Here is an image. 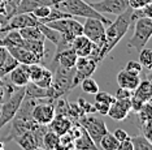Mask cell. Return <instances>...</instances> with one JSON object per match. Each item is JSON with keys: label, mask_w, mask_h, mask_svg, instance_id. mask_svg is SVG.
<instances>
[{"label": "cell", "mask_w": 152, "mask_h": 150, "mask_svg": "<svg viewBox=\"0 0 152 150\" xmlns=\"http://www.w3.org/2000/svg\"><path fill=\"white\" fill-rule=\"evenodd\" d=\"M131 15H133V9L129 7L125 12L118 15L113 22H110L105 27V41L103 47L100 48V54H99L100 61L104 60L110 54V51L118 44V42L125 37V34L127 33V30L130 29L131 24H133Z\"/></svg>", "instance_id": "obj_1"}, {"label": "cell", "mask_w": 152, "mask_h": 150, "mask_svg": "<svg viewBox=\"0 0 152 150\" xmlns=\"http://www.w3.org/2000/svg\"><path fill=\"white\" fill-rule=\"evenodd\" d=\"M74 68H64L58 65L56 72L52 75V82L48 88V99L56 100L61 97H65L73 88Z\"/></svg>", "instance_id": "obj_2"}, {"label": "cell", "mask_w": 152, "mask_h": 150, "mask_svg": "<svg viewBox=\"0 0 152 150\" xmlns=\"http://www.w3.org/2000/svg\"><path fill=\"white\" fill-rule=\"evenodd\" d=\"M57 9L63 10V12L69 13L73 17H85V18H98L105 25V27L109 25L112 21L108 20L105 16H103L102 13H99L98 10H95L88 3H86L85 0H63V1L57 3L56 5Z\"/></svg>", "instance_id": "obj_3"}, {"label": "cell", "mask_w": 152, "mask_h": 150, "mask_svg": "<svg viewBox=\"0 0 152 150\" xmlns=\"http://www.w3.org/2000/svg\"><path fill=\"white\" fill-rule=\"evenodd\" d=\"M23 97H25V86H21V88H16L7 97V99H4L0 109V129L15 117Z\"/></svg>", "instance_id": "obj_4"}, {"label": "cell", "mask_w": 152, "mask_h": 150, "mask_svg": "<svg viewBox=\"0 0 152 150\" xmlns=\"http://www.w3.org/2000/svg\"><path fill=\"white\" fill-rule=\"evenodd\" d=\"M151 35H152V18H150V17H140V18L135 20L134 34L130 38L127 46L139 52L142 48L146 47Z\"/></svg>", "instance_id": "obj_5"}, {"label": "cell", "mask_w": 152, "mask_h": 150, "mask_svg": "<svg viewBox=\"0 0 152 150\" xmlns=\"http://www.w3.org/2000/svg\"><path fill=\"white\" fill-rule=\"evenodd\" d=\"M78 124L82 125V128L88 133V136L92 138V141L95 142L96 146H99V142L102 140V137L108 132L105 121L98 116H94L91 114L82 115L78 119Z\"/></svg>", "instance_id": "obj_6"}, {"label": "cell", "mask_w": 152, "mask_h": 150, "mask_svg": "<svg viewBox=\"0 0 152 150\" xmlns=\"http://www.w3.org/2000/svg\"><path fill=\"white\" fill-rule=\"evenodd\" d=\"M50 27L57 30L63 37L73 41L77 35H81L83 33V26L82 24L77 21V17H69V18H61L57 21L47 24Z\"/></svg>", "instance_id": "obj_7"}, {"label": "cell", "mask_w": 152, "mask_h": 150, "mask_svg": "<svg viewBox=\"0 0 152 150\" xmlns=\"http://www.w3.org/2000/svg\"><path fill=\"white\" fill-rule=\"evenodd\" d=\"M83 35L87 37L95 46L102 48L105 41V25L98 18H87L83 24ZM100 59V58H99Z\"/></svg>", "instance_id": "obj_8"}, {"label": "cell", "mask_w": 152, "mask_h": 150, "mask_svg": "<svg viewBox=\"0 0 152 150\" xmlns=\"http://www.w3.org/2000/svg\"><path fill=\"white\" fill-rule=\"evenodd\" d=\"M31 115L33 119L38 124L48 125L55 116V100H51L48 98L39 99V102L33 109Z\"/></svg>", "instance_id": "obj_9"}, {"label": "cell", "mask_w": 152, "mask_h": 150, "mask_svg": "<svg viewBox=\"0 0 152 150\" xmlns=\"http://www.w3.org/2000/svg\"><path fill=\"white\" fill-rule=\"evenodd\" d=\"M98 63H96L92 58L90 56H83L78 58L77 63L74 65V77H73V88L78 85L82 80L91 77L92 73L98 68Z\"/></svg>", "instance_id": "obj_10"}, {"label": "cell", "mask_w": 152, "mask_h": 150, "mask_svg": "<svg viewBox=\"0 0 152 150\" xmlns=\"http://www.w3.org/2000/svg\"><path fill=\"white\" fill-rule=\"evenodd\" d=\"M90 5L102 15L109 13V15L118 16L129 8V1L127 0H100L96 3H91Z\"/></svg>", "instance_id": "obj_11"}, {"label": "cell", "mask_w": 152, "mask_h": 150, "mask_svg": "<svg viewBox=\"0 0 152 150\" xmlns=\"http://www.w3.org/2000/svg\"><path fill=\"white\" fill-rule=\"evenodd\" d=\"M131 112V100L130 99H115L110 103L108 110V116L113 120H125Z\"/></svg>", "instance_id": "obj_12"}, {"label": "cell", "mask_w": 152, "mask_h": 150, "mask_svg": "<svg viewBox=\"0 0 152 150\" xmlns=\"http://www.w3.org/2000/svg\"><path fill=\"white\" fill-rule=\"evenodd\" d=\"M7 50L18 61V64L30 65V64H39V63L43 64L42 59H39L37 55H34L33 52H30L29 50H26L23 47H7Z\"/></svg>", "instance_id": "obj_13"}, {"label": "cell", "mask_w": 152, "mask_h": 150, "mask_svg": "<svg viewBox=\"0 0 152 150\" xmlns=\"http://www.w3.org/2000/svg\"><path fill=\"white\" fill-rule=\"evenodd\" d=\"M9 75V81L13 86L16 88H21V86H26L29 80V73H27V65L25 64H18L16 68H13Z\"/></svg>", "instance_id": "obj_14"}, {"label": "cell", "mask_w": 152, "mask_h": 150, "mask_svg": "<svg viewBox=\"0 0 152 150\" xmlns=\"http://www.w3.org/2000/svg\"><path fill=\"white\" fill-rule=\"evenodd\" d=\"M72 48L75 51L78 58L90 56L92 48H94V43H92L87 37L81 34V35H77L73 39V42H72Z\"/></svg>", "instance_id": "obj_15"}, {"label": "cell", "mask_w": 152, "mask_h": 150, "mask_svg": "<svg viewBox=\"0 0 152 150\" xmlns=\"http://www.w3.org/2000/svg\"><path fill=\"white\" fill-rule=\"evenodd\" d=\"M72 125H73V121L69 119L68 116L55 114L53 119L51 120L50 124H48V128H50L52 132H55V133H57L58 136H63L70 129Z\"/></svg>", "instance_id": "obj_16"}, {"label": "cell", "mask_w": 152, "mask_h": 150, "mask_svg": "<svg viewBox=\"0 0 152 150\" xmlns=\"http://www.w3.org/2000/svg\"><path fill=\"white\" fill-rule=\"evenodd\" d=\"M140 81H142L140 76L133 75V73L127 72L125 69H124V71H120L118 75H117V83H118L120 88L131 90V92L139 85Z\"/></svg>", "instance_id": "obj_17"}, {"label": "cell", "mask_w": 152, "mask_h": 150, "mask_svg": "<svg viewBox=\"0 0 152 150\" xmlns=\"http://www.w3.org/2000/svg\"><path fill=\"white\" fill-rule=\"evenodd\" d=\"M131 98L139 100L142 103L150 102L151 98H152V86H151L150 80H143V81H140L139 85L133 90Z\"/></svg>", "instance_id": "obj_18"}, {"label": "cell", "mask_w": 152, "mask_h": 150, "mask_svg": "<svg viewBox=\"0 0 152 150\" xmlns=\"http://www.w3.org/2000/svg\"><path fill=\"white\" fill-rule=\"evenodd\" d=\"M78 56L75 51L73 48H68V50H64L58 54H55L53 63H58V65L64 68H74Z\"/></svg>", "instance_id": "obj_19"}, {"label": "cell", "mask_w": 152, "mask_h": 150, "mask_svg": "<svg viewBox=\"0 0 152 150\" xmlns=\"http://www.w3.org/2000/svg\"><path fill=\"white\" fill-rule=\"evenodd\" d=\"M21 47L29 50L30 52H33L34 55H37V56L39 59H42V60H44V58H46V39H39V41L23 39Z\"/></svg>", "instance_id": "obj_20"}, {"label": "cell", "mask_w": 152, "mask_h": 150, "mask_svg": "<svg viewBox=\"0 0 152 150\" xmlns=\"http://www.w3.org/2000/svg\"><path fill=\"white\" fill-rule=\"evenodd\" d=\"M75 150H102L99 146L95 145L92 138L88 136V133L85 129H82V133L79 137H77L73 141Z\"/></svg>", "instance_id": "obj_21"}, {"label": "cell", "mask_w": 152, "mask_h": 150, "mask_svg": "<svg viewBox=\"0 0 152 150\" xmlns=\"http://www.w3.org/2000/svg\"><path fill=\"white\" fill-rule=\"evenodd\" d=\"M44 4L52 5V3H51V0H21L18 7L16 8L15 15L16 13H31L35 8Z\"/></svg>", "instance_id": "obj_22"}, {"label": "cell", "mask_w": 152, "mask_h": 150, "mask_svg": "<svg viewBox=\"0 0 152 150\" xmlns=\"http://www.w3.org/2000/svg\"><path fill=\"white\" fill-rule=\"evenodd\" d=\"M25 95L31 97V98H37V99H44V98H48V89L40 88V86L35 85L34 82L29 81L27 85L25 86Z\"/></svg>", "instance_id": "obj_23"}, {"label": "cell", "mask_w": 152, "mask_h": 150, "mask_svg": "<svg viewBox=\"0 0 152 150\" xmlns=\"http://www.w3.org/2000/svg\"><path fill=\"white\" fill-rule=\"evenodd\" d=\"M20 35L22 37V39L26 41H39V39H46L43 35V33L40 31V29L37 26H27L23 27V29L18 30Z\"/></svg>", "instance_id": "obj_24"}, {"label": "cell", "mask_w": 152, "mask_h": 150, "mask_svg": "<svg viewBox=\"0 0 152 150\" xmlns=\"http://www.w3.org/2000/svg\"><path fill=\"white\" fill-rule=\"evenodd\" d=\"M38 27H39L40 31L43 33V35H44V38H46V41L48 39L50 42H52L55 46L58 43L61 34L58 33L57 30L52 29V27H50L48 25H46V24H40V22H38Z\"/></svg>", "instance_id": "obj_25"}, {"label": "cell", "mask_w": 152, "mask_h": 150, "mask_svg": "<svg viewBox=\"0 0 152 150\" xmlns=\"http://www.w3.org/2000/svg\"><path fill=\"white\" fill-rule=\"evenodd\" d=\"M60 142V136L57 133H55L48 128V131L43 136V144L42 146L46 150H53L57 146V144Z\"/></svg>", "instance_id": "obj_26"}, {"label": "cell", "mask_w": 152, "mask_h": 150, "mask_svg": "<svg viewBox=\"0 0 152 150\" xmlns=\"http://www.w3.org/2000/svg\"><path fill=\"white\" fill-rule=\"evenodd\" d=\"M117 146H118V140L113 136V133L109 132H107L99 142V148L102 150H116Z\"/></svg>", "instance_id": "obj_27"}, {"label": "cell", "mask_w": 152, "mask_h": 150, "mask_svg": "<svg viewBox=\"0 0 152 150\" xmlns=\"http://www.w3.org/2000/svg\"><path fill=\"white\" fill-rule=\"evenodd\" d=\"M130 140H131V144H133V150H152L151 141L144 137L143 134L130 137Z\"/></svg>", "instance_id": "obj_28"}, {"label": "cell", "mask_w": 152, "mask_h": 150, "mask_svg": "<svg viewBox=\"0 0 152 150\" xmlns=\"http://www.w3.org/2000/svg\"><path fill=\"white\" fill-rule=\"evenodd\" d=\"M44 65L43 64H30L27 65V73H29V80L31 82H35L40 78V76L43 75V71H44Z\"/></svg>", "instance_id": "obj_29"}, {"label": "cell", "mask_w": 152, "mask_h": 150, "mask_svg": "<svg viewBox=\"0 0 152 150\" xmlns=\"http://www.w3.org/2000/svg\"><path fill=\"white\" fill-rule=\"evenodd\" d=\"M139 63L142 67L146 68L147 71H150L152 67V50L151 48H142L139 51Z\"/></svg>", "instance_id": "obj_30"}, {"label": "cell", "mask_w": 152, "mask_h": 150, "mask_svg": "<svg viewBox=\"0 0 152 150\" xmlns=\"http://www.w3.org/2000/svg\"><path fill=\"white\" fill-rule=\"evenodd\" d=\"M81 88H82V90H83L85 93L92 94V95L96 94L100 90L98 82H96L94 78H91V77H87V78L82 80L81 81Z\"/></svg>", "instance_id": "obj_31"}, {"label": "cell", "mask_w": 152, "mask_h": 150, "mask_svg": "<svg viewBox=\"0 0 152 150\" xmlns=\"http://www.w3.org/2000/svg\"><path fill=\"white\" fill-rule=\"evenodd\" d=\"M135 114L138 115L139 123H143V121H147V120H152V106H151V100H150V102L143 103V106H142Z\"/></svg>", "instance_id": "obj_32"}, {"label": "cell", "mask_w": 152, "mask_h": 150, "mask_svg": "<svg viewBox=\"0 0 152 150\" xmlns=\"http://www.w3.org/2000/svg\"><path fill=\"white\" fill-rule=\"evenodd\" d=\"M17 65H18V61L16 60L15 58L12 56L11 54L8 55V58H7V60L4 61V64L1 65V67H0V77L1 78H4L7 75H8L9 72L12 71L13 68H16Z\"/></svg>", "instance_id": "obj_33"}, {"label": "cell", "mask_w": 152, "mask_h": 150, "mask_svg": "<svg viewBox=\"0 0 152 150\" xmlns=\"http://www.w3.org/2000/svg\"><path fill=\"white\" fill-rule=\"evenodd\" d=\"M52 75L53 73L51 72V69H48L47 67L44 68L43 71V75L40 76V78L35 81L34 83L38 86H40V88H44V89H48L51 86V82H52Z\"/></svg>", "instance_id": "obj_34"}, {"label": "cell", "mask_w": 152, "mask_h": 150, "mask_svg": "<svg viewBox=\"0 0 152 150\" xmlns=\"http://www.w3.org/2000/svg\"><path fill=\"white\" fill-rule=\"evenodd\" d=\"M140 17H150V18H152V5L151 4L143 7L140 9H133V15H131L133 22L135 20L140 18Z\"/></svg>", "instance_id": "obj_35"}, {"label": "cell", "mask_w": 152, "mask_h": 150, "mask_svg": "<svg viewBox=\"0 0 152 150\" xmlns=\"http://www.w3.org/2000/svg\"><path fill=\"white\" fill-rule=\"evenodd\" d=\"M51 9H52V5H48V4H44V5H39L38 8H35L31 12V15L35 17L38 21L46 18V17L51 13Z\"/></svg>", "instance_id": "obj_36"}, {"label": "cell", "mask_w": 152, "mask_h": 150, "mask_svg": "<svg viewBox=\"0 0 152 150\" xmlns=\"http://www.w3.org/2000/svg\"><path fill=\"white\" fill-rule=\"evenodd\" d=\"M20 1H21V0H4V3H5V16H7L8 20H9V17H12L13 15H15L16 8L18 7Z\"/></svg>", "instance_id": "obj_37"}, {"label": "cell", "mask_w": 152, "mask_h": 150, "mask_svg": "<svg viewBox=\"0 0 152 150\" xmlns=\"http://www.w3.org/2000/svg\"><path fill=\"white\" fill-rule=\"evenodd\" d=\"M125 71L133 73V75H137V76H140L142 71H143V67L139 61H135V60H130L127 61L126 67H125Z\"/></svg>", "instance_id": "obj_38"}, {"label": "cell", "mask_w": 152, "mask_h": 150, "mask_svg": "<svg viewBox=\"0 0 152 150\" xmlns=\"http://www.w3.org/2000/svg\"><path fill=\"white\" fill-rule=\"evenodd\" d=\"M77 104H78V107L81 109V111L83 112L85 115H88V114H95V109H94V104H90L87 100L83 99V98H81L79 97L78 100H77Z\"/></svg>", "instance_id": "obj_39"}, {"label": "cell", "mask_w": 152, "mask_h": 150, "mask_svg": "<svg viewBox=\"0 0 152 150\" xmlns=\"http://www.w3.org/2000/svg\"><path fill=\"white\" fill-rule=\"evenodd\" d=\"M95 95V102H103V103H107V104H110L115 102V95H110L109 93H105V92H99L94 94Z\"/></svg>", "instance_id": "obj_40"}, {"label": "cell", "mask_w": 152, "mask_h": 150, "mask_svg": "<svg viewBox=\"0 0 152 150\" xmlns=\"http://www.w3.org/2000/svg\"><path fill=\"white\" fill-rule=\"evenodd\" d=\"M140 129H142V134L151 141L152 140V120H147L140 123Z\"/></svg>", "instance_id": "obj_41"}, {"label": "cell", "mask_w": 152, "mask_h": 150, "mask_svg": "<svg viewBox=\"0 0 152 150\" xmlns=\"http://www.w3.org/2000/svg\"><path fill=\"white\" fill-rule=\"evenodd\" d=\"M131 9H140L148 4H152V0H127Z\"/></svg>", "instance_id": "obj_42"}, {"label": "cell", "mask_w": 152, "mask_h": 150, "mask_svg": "<svg viewBox=\"0 0 152 150\" xmlns=\"http://www.w3.org/2000/svg\"><path fill=\"white\" fill-rule=\"evenodd\" d=\"M133 95V92L124 88H118V90L115 94V99H130Z\"/></svg>", "instance_id": "obj_43"}, {"label": "cell", "mask_w": 152, "mask_h": 150, "mask_svg": "<svg viewBox=\"0 0 152 150\" xmlns=\"http://www.w3.org/2000/svg\"><path fill=\"white\" fill-rule=\"evenodd\" d=\"M110 104L103 103V102H95L94 103V109H95V114H102V115H107L108 114Z\"/></svg>", "instance_id": "obj_44"}, {"label": "cell", "mask_w": 152, "mask_h": 150, "mask_svg": "<svg viewBox=\"0 0 152 150\" xmlns=\"http://www.w3.org/2000/svg\"><path fill=\"white\" fill-rule=\"evenodd\" d=\"M116 150H133V144H131L130 137L126 138V140H124V141H120Z\"/></svg>", "instance_id": "obj_45"}, {"label": "cell", "mask_w": 152, "mask_h": 150, "mask_svg": "<svg viewBox=\"0 0 152 150\" xmlns=\"http://www.w3.org/2000/svg\"><path fill=\"white\" fill-rule=\"evenodd\" d=\"M113 136L120 141H124V140H126V138H129L130 136L127 134V132L126 131H124V129H116L115 131V133H113Z\"/></svg>", "instance_id": "obj_46"}, {"label": "cell", "mask_w": 152, "mask_h": 150, "mask_svg": "<svg viewBox=\"0 0 152 150\" xmlns=\"http://www.w3.org/2000/svg\"><path fill=\"white\" fill-rule=\"evenodd\" d=\"M8 55H9V51L7 50V47L0 46V67H1V65L4 64V61L7 60Z\"/></svg>", "instance_id": "obj_47"}, {"label": "cell", "mask_w": 152, "mask_h": 150, "mask_svg": "<svg viewBox=\"0 0 152 150\" xmlns=\"http://www.w3.org/2000/svg\"><path fill=\"white\" fill-rule=\"evenodd\" d=\"M33 150H46L43 148V146H38V148H35V149H33Z\"/></svg>", "instance_id": "obj_48"}, {"label": "cell", "mask_w": 152, "mask_h": 150, "mask_svg": "<svg viewBox=\"0 0 152 150\" xmlns=\"http://www.w3.org/2000/svg\"><path fill=\"white\" fill-rule=\"evenodd\" d=\"M4 83H5V82H4V80L0 77V85H4Z\"/></svg>", "instance_id": "obj_49"}, {"label": "cell", "mask_w": 152, "mask_h": 150, "mask_svg": "<svg viewBox=\"0 0 152 150\" xmlns=\"http://www.w3.org/2000/svg\"><path fill=\"white\" fill-rule=\"evenodd\" d=\"M0 150H5V149H4V146H0Z\"/></svg>", "instance_id": "obj_50"}]
</instances>
